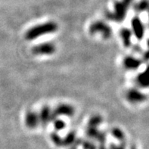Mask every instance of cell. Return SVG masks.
<instances>
[{
    "label": "cell",
    "mask_w": 149,
    "mask_h": 149,
    "mask_svg": "<svg viewBox=\"0 0 149 149\" xmlns=\"http://www.w3.org/2000/svg\"><path fill=\"white\" fill-rule=\"evenodd\" d=\"M123 35L125 36L124 37V42L126 45H129L130 44V32L129 30H125L123 31Z\"/></svg>",
    "instance_id": "obj_9"
},
{
    "label": "cell",
    "mask_w": 149,
    "mask_h": 149,
    "mask_svg": "<svg viewBox=\"0 0 149 149\" xmlns=\"http://www.w3.org/2000/svg\"><path fill=\"white\" fill-rule=\"evenodd\" d=\"M129 98L132 102H136V101H142L144 99V95H142L141 93L136 92V91H132L129 93Z\"/></svg>",
    "instance_id": "obj_7"
},
{
    "label": "cell",
    "mask_w": 149,
    "mask_h": 149,
    "mask_svg": "<svg viewBox=\"0 0 149 149\" xmlns=\"http://www.w3.org/2000/svg\"><path fill=\"white\" fill-rule=\"evenodd\" d=\"M148 45H149V42H148Z\"/></svg>",
    "instance_id": "obj_11"
},
{
    "label": "cell",
    "mask_w": 149,
    "mask_h": 149,
    "mask_svg": "<svg viewBox=\"0 0 149 149\" xmlns=\"http://www.w3.org/2000/svg\"><path fill=\"white\" fill-rule=\"evenodd\" d=\"M57 26L54 23H46L45 24L36 26L28 31L26 33V37L29 40H33L36 37L41 36V35L52 33L56 30Z\"/></svg>",
    "instance_id": "obj_2"
},
{
    "label": "cell",
    "mask_w": 149,
    "mask_h": 149,
    "mask_svg": "<svg viewBox=\"0 0 149 149\" xmlns=\"http://www.w3.org/2000/svg\"><path fill=\"white\" fill-rule=\"evenodd\" d=\"M139 61H137L135 58H129L126 59V65H127V68H137L139 67Z\"/></svg>",
    "instance_id": "obj_8"
},
{
    "label": "cell",
    "mask_w": 149,
    "mask_h": 149,
    "mask_svg": "<svg viewBox=\"0 0 149 149\" xmlns=\"http://www.w3.org/2000/svg\"><path fill=\"white\" fill-rule=\"evenodd\" d=\"M149 7V2L148 0H142L140 2H139L138 4H136V6H135V8H136V11H146V10L148 9Z\"/></svg>",
    "instance_id": "obj_6"
},
{
    "label": "cell",
    "mask_w": 149,
    "mask_h": 149,
    "mask_svg": "<svg viewBox=\"0 0 149 149\" xmlns=\"http://www.w3.org/2000/svg\"><path fill=\"white\" fill-rule=\"evenodd\" d=\"M139 82L143 86H149V68L145 71L139 77Z\"/></svg>",
    "instance_id": "obj_5"
},
{
    "label": "cell",
    "mask_w": 149,
    "mask_h": 149,
    "mask_svg": "<svg viewBox=\"0 0 149 149\" xmlns=\"http://www.w3.org/2000/svg\"><path fill=\"white\" fill-rule=\"evenodd\" d=\"M148 12H149V7H148Z\"/></svg>",
    "instance_id": "obj_10"
},
{
    "label": "cell",
    "mask_w": 149,
    "mask_h": 149,
    "mask_svg": "<svg viewBox=\"0 0 149 149\" xmlns=\"http://www.w3.org/2000/svg\"><path fill=\"white\" fill-rule=\"evenodd\" d=\"M132 27H133V30L135 31V33H136V37L138 38V39L142 38L144 33V28L141 21L137 17H134L132 21Z\"/></svg>",
    "instance_id": "obj_3"
},
{
    "label": "cell",
    "mask_w": 149,
    "mask_h": 149,
    "mask_svg": "<svg viewBox=\"0 0 149 149\" xmlns=\"http://www.w3.org/2000/svg\"><path fill=\"white\" fill-rule=\"evenodd\" d=\"M33 51L37 54H49L54 51V46L52 44H42L35 48Z\"/></svg>",
    "instance_id": "obj_4"
},
{
    "label": "cell",
    "mask_w": 149,
    "mask_h": 149,
    "mask_svg": "<svg viewBox=\"0 0 149 149\" xmlns=\"http://www.w3.org/2000/svg\"><path fill=\"white\" fill-rule=\"evenodd\" d=\"M132 1V0H122L120 2H116L113 12L108 13L109 18L118 21L123 20Z\"/></svg>",
    "instance_id": "obj_1"
}]
</instances>
